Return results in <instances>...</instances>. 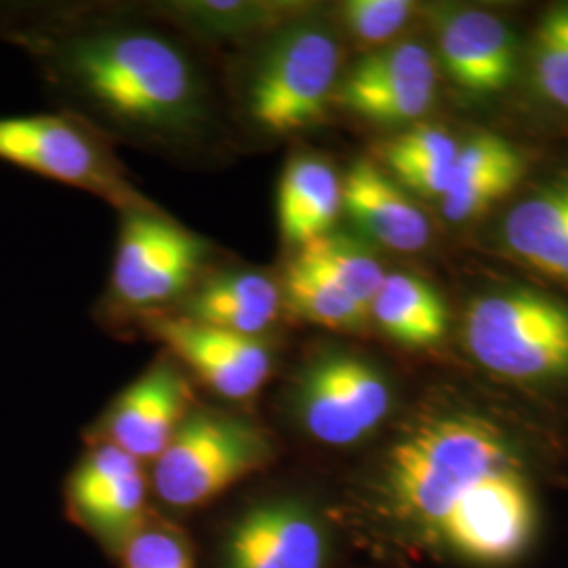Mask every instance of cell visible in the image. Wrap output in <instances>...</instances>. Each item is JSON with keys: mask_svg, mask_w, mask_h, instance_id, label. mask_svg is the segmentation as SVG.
<instances>
[{"mask_svg": "<svg viewBox=\"0 0 568 568\" xmlns=\"http://www.w3.org/2000/svg\"><path fill=\"white\" fill-rule=\"evenodd\" d=\"M373 508L398 537L471 567L518 562L539 528L535 493L508 436L467 413L406 429L384 457Z\"/></svg>", "mask_w": 568, "mask_h": 568, "instance_id": "obj_1", "label": "cell"}, {"mask_svg": "<svg viewBox=\"0 0 568 568\" xmlns=\"http://www.w3.org/2000/svg\"><path fill=\"white\" fill-rule=\"evenodd\" d=\"M61 63L116 119L156 131L192 129L203 93L180 49L150 32H103L68 42Z\"/></svg>", "mask_w": 568, "mask_h": 568, "instance_id": "obj_2", "label": "cell"}, {"mask_svg": "<svg viewBox=\"0 0 568 568\" xmlns=\"http://www.w3.org/2000/svg\"><path fill=\"white\" fill-rule=\"evenodd\" d=\"M274 459L262 427L217 410H190L154 462L152 487L166 508L196 509L260 474Z\"/></svg>", "mask_w": 568, "mask_h": 568, "instance_id": "obj_3", "label": "cell"}, {"mask_svg": "<svg viewBox=\"0 0 568 568\" xmlns=\"http://www.w3.org/2000/svg\"><path fill=\"white\" fill-rule=\"evenodd\" d=\"M339 63V42L321 23H286L265 44L253 70L248 84L251 119L272 135L316 126L337 91Z\"/></svg>", "mask_w": 568, "mask_h": 568, "instance_id": "obj_4", "label": "cell"}, {"mask_svg": "<svg viewBox=\"0 0 568 568\" xmlns=\"http://www.w3.org/2000/svg\"><path fill=\"white\" fill-rule=\"evenodd\" d=\"M466 344L490 373L514 382L568 377V305L514 288L476 300L466 318Z\"/></svg>", "mask_w": 568, "mask_h": 568, "instance_id": "obj_5", "label": "cell"}, {"mask_svg": "<svg viewBox=\"0 0 568 568\" xmlns=\"http://www.w3.org/2000/svg\"><path fill=\"white\" fill-rule=\"evenodd\" d=\"M0 161L91 192L122 213L156 209L129 183L102 145L65 116L0 119Z\"/></svg>", "mask_w": 568, "mask_h": 568, "instance_id": "obj_6", "label": "cell"}, {"mask_svg": "<svg viewBox=\"0 0 568 568\" xmlns=\"http://www.w3.org/2000/svg\"><path fill=\"white\" fill-rule=\"evenodd\" d=\"M293 410L305 432L328 447L365 440L386 422L392 389L377 366L349 354H325L297 375Z\"/></svg>", "mask_w": 568, "mask_h": 568, "instance_id": "obj_7", "label": "cell"}, {"mask_svg": "<svg viewBox=\"0 0 568 568\" xmlns=\"http://www.w3.org/2000/svg\"><path fill=\"white\" fill-rule=\"evenodd\" d=\"M203 241L159 209L124 213L112 286L124 304H164L194 283L204 260Z\"/></svg>", "mask_w": 568, "mask_h": 568, "instance_id": "obj_8", "label": "cell"}, {"mask_svg": "<svg viewBox=\"0 0 568 568\" xmlns=\"http://www.w3.org/2000/svg\"><path fill=\"white\" fill-rule=\"evenodd\" d=\"M65 497L70 516L116 554L145 525L148 478L142 462L110 443H100L82 457Z\"/></svg>", "mask_w": 568, "mask_h": 568, "instance_id": "obj_9", "label": "cell"}, {"mask_svg": "<svg viewBox=\"0 0 568 568\" xmlns=\"http://www.w3.org/2000/svg\"><path fill=\"white\" fill-rule=\"evenodd\" d=\"M328 530L304 501L276 497L255 504L227 527L222 568H326Z\"/></svg>", "mask_w": 568, "mask_h": 568, "instance_id": "obj_10", "label": "cell"}, {"mask_svg": "<svg viewBox=\"0 0 568 568\" xmlns=\"http://www.w3.org/2000/svg\"><path fill=\"white\" fill-rule=\"evenodd\" d=\"M150 328L204 386L227 400L255 398L272 375L274 361L260 337L204 325L187 316L154 318Z\"/></svg>", "mask_w": 568, "mask_h": 568, "instance_id": "obj_11", "label": "cell"}, {"mask_svg": "<svg viewBox=\"0 0 568 568\" xmlns=\"http://www.w3.org/2000/svg\"><path fill=\"white\" fill-rule=\"evenodd\" d=\"M192 410V387L171 361L148 368L122 392L103 424L110 443L138 462H156Z\"/></svg>", "mask_w": 568, "mask_h": 568, "instance_id": "obj_12", "label": "cell"}, {"mask_svg": "<svg viewBox=\"0 0 568 568\" xmlns=\"http://www.w3.org/2000/svg\"><path fill=\"white\" fill-rule=\"evenodd\" d=\"M438 49L448 74L476 95L499 93L516 74V39L487 11H453L438 23Z\"/></svg>", "mask_w": 568, "mask_h": 568, "instance_id": "obj_13", "label": "cell"}, {"mask_svg": "<svg viewBox=\"0 0 568 568\" xmlns=\"http://www.w3.org/2000/svg\"><path fill=\"white\" fill-rule=\"evenodd\" d=\"M342 209L373 241L415 253L429 241V222L405 190L368 161L354 164L342 183Z\"/></svg>", "mask_w": 568, "mask_h": 568, "instance_id": "obj_14", "label": "cell"}, {"mask_svg": "<svg viewBox=\"0 0 568 568\" xmlns=\"http://www.w3.org/2000/svg\"><path fill=\"white\" fill-rule=\"evenodd\" d=\"M525 175L520 152L499 135H478L459 145L443 201L450 222H466L509 194Z\"/></svg>", "mask_w": 568, "mask_h": 568, "instance_id": "obj_15", "label": "cell"}, {"mask_svg": "<svg viewBox=\"0 0 568 568\" xmlns=\"http://www.w3.org/2000/svg\"><path fill=\"white\" fill-rule=\"evenodd\" d=\"M342 211V182L321 159L297 156L278 185V224L284 241L304 246L328 234Z\"/></svg>", "mask_w": 568, "mask_h": 568, "instance_id": "obj_16", "label": "cell"}, {"mask_svg": "<svg viewBox=\"0 0 568 568\" xmlns=\"http://www.w3.org/2000/svg\"><path fill=\"white\" fill-rule=\"evenodd\" d=\"M281 304L283 293L270 276L234 272L204 284L187 305V318L246 337H260L278 318Z\"/></svg>", "mask_w": 568, "mask_h": 568, "instance_id": "obj_17", "label": "cell"}, {"mask_svg": "<svg viewBox=\"0 0 568 568\" xmlns=\"http://www.w3.org/2000/svg\"><path fill=\"white\" fill-rule=\"evenodd\" d=\"M368 312L386 335L406 347L438 344L447 331V307L440 295L405 272L387 274Z\"/></svg>", "mask_w": 568, "mask_h": 568, "instance_id": "obj_18", "label": "cell"}, {"mask_svg": "<svg viewBox=\"0 0 568 568\" xmlns=\"http://www.w3.org/2000/svg\"><path fill=\"white\" fill-rule=\"evenodd\" d=\"M506 241L528 264L549 272L568 248V182L514 206L506 222Z\"/></svg>", "mask_w": 568, "mask_h": 568, "instance_id": "obj_19", "label": "cell"}, {"mask_svg": "<svg viewBox=\"0 0 568 568\" xmlns=\"http://www.w3.org/2000/svg\"><path fill=\"white\" fill-rule=\"evenodd\" d=\"M164 11L182 21L192 32L215 39H239L267 30L278 32L286 23L295 21L297 7L291 2L265 0H196L166 4Z\"/></svg>", "mask_w": 568, "mask_h": 568, "instance_id": "obj_20", "label": "cell"}, {"mask_svg": "<svg viewBox=\"0 0 568 568\" xmlns=\"http://www.w3.org/2000/svg\"><path fill=\"white\" fill-rule=\"evenodd\" d=\"M457 150L459 143L445 131L417 126L387 143L384 159L408 190L443 199L450 185Z\"/></svg>", "mask_w": 568, "mask_h": 568, "instance_id": "obj_21", "label": "cell"}, {"mask_svg": "<svg viewBox=\"0 0 568 568\" xmlns=\"http://www.w3.org/2000/svg\"><path fill=\"white\" fill-rule=\"evenodd\" d=\"M295 260L323 274L365 307H371L387 276L379 262L361 244L333 234L304 244Z\"/></svg>", "mask_w": 568, "mask_h": 568, "instance_id": "obj_22", "label": "cell"}, {"mask_svg": "<svg viewBox=\"0 0 568 568\" xmlns=\"http://www.w3.org/2000/svg\"><path fill=\"white\" fill-rule=\"evenodd\" d=\"M284 295L305 321L328 328H358L371 314L368 307L354 302L339 286L300 260H293L286 270Z\"/></svg>", "mask_w": 568, "mask_h": 568, "instance_id": "obj_23", "label": "cell"}, {"mask_svg": "<svg viewBox=\"0 0 568 568\" xmlns=\"http://www.w3.org/2000/svg\"><path fill=\"white\" fill-rule=\"evenodd\" d=\"M403 84H436L434 58L422 42H394L366 53L347 72L337 91H371Z\"/></svg>", "mask_w": 568, "mask_h": 568, "instance_id": "obj_24", "label": "cell"}, {"mask_svg": "<svg viewBox=\"0 0 568 568\" xmlns=\"http://www.w3.org/2000/svg\"><path fill=\"white\" fill-rule=\"evenodd\" d=\"M532 42V77L539 93L568 110V2L549 9Z\"/></svg>", "mask_w": 568, "mask_h": 568, "instance_id": "obj_25", "label": "cell"}, {"mask_svg": "<svg viewBox=\"0 0 568 568\" xmlns=\"http://www.w3.org/2000/svg\"><path fill=\"white\" fill-rule=\"evenodd\" d=\"M436 84H405L371 91H335L347 112L375 124H406L424 116L434 102Z\"/></svg>", "mask_w": 568, "mask_h": 568, "instance_id": "obj_26", "label": "cell"}, {"mask_svg": "<svg viewBox=\"0 0 568 568\" xmlns=\"http://www.w3.org/2000/svg\"><path fill=\"white\" fill-rule=\"evenodd\" d=\"M121 556L122 568H196L187 537L166 523H145Z\"/></svg>", "mask_w": 568, "mask_h": 568, "instance_id": "obj_27", "label": "cell"}, {"mask_svg": "<svg viewBox=\"0 0 568 568\" xmlns=\"http://www.w3.org/2000/svg\"><path fill=\"white\" fill-rule=\"evenodd\" d=\"M413 9L408 0H349L342 4V18L354 39L384 44L405 28Z\"/></svg>", "mask_w": 568, "mask_h": 568, "instance_id": "obj_28", "label": "cell"}, {"mask_svg": "<svg viewBox=\"0 0 568 568\" xmlns=\"http://www.w3.org/2000/svg\"><path fill=\"white\" fill-rule=\"evenodd\" d=\"M549 274H556V276H560V278H565L568 281V248L558 257V262L551 265V270H549Z\"/></svg>", "mask_w": 568, "mask_h": 568, "instance_id": "obj_29", "label": "cell"}]
</instances>
